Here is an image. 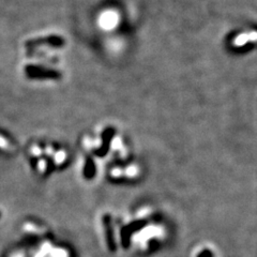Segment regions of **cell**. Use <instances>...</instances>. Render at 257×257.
Returning a JSON list of instances; mask_svg holds the SVG:
<instances>
[{
  "label": "cell",
  "mask_w": 257,
  "mask_h": 257,
  "mask_svg": "<svg viewBox=\"0 0 257 257\" xmlns=\"http://www.w3.org/2000/svg\"><path fill=\"white\" fill-rule=\"evenodd\" d=\"M25 158L29 173L39 180L50 179L70 164L69 151L52 143L30 144Z\"/></svg>",
  "instance_id": "cell-3"
},
{
  "label": "cell",
  "mask_w": 257,
  "mask_h": 257,
  "mask_svg": "<svg viewBox=\"0 0 257 257\" xmlns=\"http://www.w3.org/2000/svg\"><path fill=\"white\" fill-rule=\"evenodd\" d=\"M3 218H4V212H3V209L0 208V221L3 220Z\"/></svg>",
  "instance_id": "cell-6"
},
{
  "label": "cell",
  "mask_w": 257,
  "mask_h": 257,
  "mask_svg": "<svg viewBox=\"0 0 257 257\" xmlns=\"http://www.w3.org/2000/svg\"><path fill=\"white\" fill-rule=\"evenodd\" d=\"M14 150L15 146L12 144V142L0 134V152H3L5 155H11L12 152H14Z\"/></svg>",
  "instance_id": "cell-4"
},
{
  "label": "cell",
  "mask_w": 257,
  "mask_h": 257,
  "mask_svg": "<svg viewBox=\"0 0 257 257\" xmlns=\"http://www.w3.org/2000/svg\"><path fill=\"white\" fill-rule=\"evenodd\" d=\"M2 257H77L73 247L42 221L25 220Z\"/></svg>",
  "instance_id": "cell-2"
},
{
  "label": "cell",
  "mask_w": 257,
  "mask_h": 257,
  "mask_svg": "<svg viewBox=\"0 0 257 257\" xmlns=\"http://www.w3.org/2000/svg\"><path fill=\"white\" fill-rule=\"evenodd\" d=\"M193 257H218V256H216V253L212 247L203 245V246H199L197 250H195L194 254H193Z\"/></svg>",
  "instance_id": "cell-5"
},
{
  "label": "cell",
  "mask_w": 257,
  "mask_h": 257,
  "mask_svg": "<svg viewBox=\"0 0 257 257\" xmlns=\"http://www.w3.org/2000/svg\"><path fill=\"white\" fill-rule=\"evenodd\" d=\"M100 227L109 251L120 247L142 254L161 246L168 231L162 216L150 209L135 211L120 220H115L110 213H104L100 218Z\"/></svg>",
  "instance_id": "cell-1"
}]
</instances>
